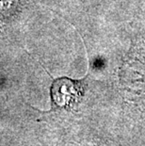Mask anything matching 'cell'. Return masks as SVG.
Segmentation results:
<instances>
[{"label":"cell","mask_w":145,"mask_h":146,"mask_svg":"<svg viewBox=\"0 0 145 146\" xmlns=\"http://www.w3.org/2000/svg\"><path fill=\"white\" fill-rule=\"evenodd\" d=\"M84 94V87L79 81L67 77L56 79L51 87V98L53 104L60 108L75 107L80 101Z\"/></svg>","instance_id":"1"}]
</instances>
